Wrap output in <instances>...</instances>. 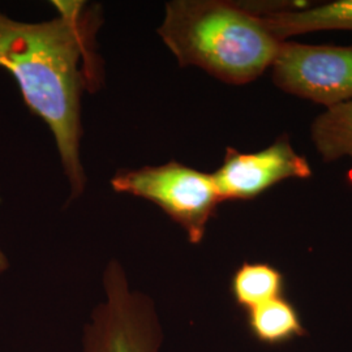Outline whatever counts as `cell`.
<instances>
[{
    "label": "cell",
    "instance_id": "9c48e42d",
    "mask_svg": "<svg viewBox=\"0 0 352 352\" xmlns=\"http://www.w3.org/2000/svg\"><path fill=\"white\" fill-rule=\"evenodd\" d=\"M311 139L327 164L352 158V100L320 113L311 126Z\"/></svg>",
    "mask_w": 352,
    "mask_h": 352
},
{
    "label": "cell",
    "instance_id": "3957f363",
    "mask_svg": "<svg viewBox=\"0 0 352 352\" xmlns=\"http://www.w3.org/2000/svg\"><path fill=\"white\" fill-rule=\"evenodd\" d=\"M119 193L155 204L182 227L190 244H200L218 205L223 201L213 174L171 161L139 170H122L111 179Z\"/></svg>",
    "mask_w": 352,
    "mask_h": 352
},
{
    "label": "cell",
    "instance_id": "30bf717a",
    "mask_svg": "<svg viewBox=\"0 0 352 352\" xmlns=\"http://www.w3.org/2000/svg\"><path fill=\"white\" fill-rule=\"evenodd\" d=\"M231 294L240 308L248 312L283 296V276L273 265L243 263L231 279Z\"/></svg>",
    "mask_w": 352,
    "mask_h": 352
},
{
    "label": "cell",
    "instance_id": "277c9868",
    "mask_svg": "<svg viewBox=\"0 0 352 352\" xmlns=\"http://www.w3.org/2000/svg\"><path fill=\"white\" fill-rule=\"evenodd\" d=\"M103 289L106 299L84 327L82 352H161L164 329L154 302L131 289L116 260L104 269Z\"/></svg>",
    "mask_w": 352,
    "mask_h": 352
},
{
    "label": "cell",
    "instance_id": "ba28073f",
    "mask_svg": "<svg viewBox=\"0 0 352 352\" xmlns=\"http://www.w3.org/2000/svg\"><path fill=\"white\" fill-rule=\"evenodd\" d=\"M247 322L252 336L270 346L302 338L307 330L299 311L285 296L250 309Z\"/></svg>",
    "mask_w": 352,
    "mask_h": 352
},
{
    "label": "cell",
    "instance_id": "6da1fadb",
    "mask_svg": "<svg viewBox=\"0 0 352 352\" xmlns=\"http://www.w3.org/2000/svg\"><path fill=\"white\" fill-rule=\"evenodd\" d=\"M60 14L45 23H20L0 12V68L19 84L26 106L51 129L72 197L85 187L80 160L82 68L93 25L84 3H55Z\"/></svg>",
    "mask_w": 352,
    "mask_h": 352
},
{
    "label": "cell",
    "instance_id": "7a4b0ae2",
    "mask_svg": "<svg viewBox=\"0 0 352 352\" xmlns=\"http://www.w3.org/2000/svg\"><path fill=\"white\" fill-rule=\"evenodd\" d=\"M158 33L180 67L201 68L231 85L264 75L282 43L247 3L227 0L168 1Z\"/></svg>",
    "mask_w": 352,
    "mask_h": 352
},
{
    "label": "cell",
    "instance_id": "8fae6325",
    "mask_svg": "<svg viewBox=\"0 0 352 352\" xmlns=\"http://www.w3.org/2000/svg\"><path fill=\"white\" fill-rule=\"evenodd\" d=\"M8 258L7 256L4 254V252L0 250V274L4 273L7 269H8Z\"/></svg>",
    "mask_w": 352,
    "mask_h": 352
},
{
    "label": "cell",
    "instance_id": "5b68a950",
    "mask_svg": "<svg viewBox=\"0 0 352 352\" xmlns=\"http://www.w3.org/2000/svg\"><path fill=\"white\" fill-rule=\"evenodd\" d=\"M277 88L325 109L352 100V46L283 41L272 64Z\"/></svg>",
    "mask_w": 352,
    "mask_h": 352
},
{
    "label": "cell",
    "instance_id": "52a82bcc",
    "mask_svg": "<svg viewBox=\"0 0 352 352\" xmlns=\"http://www.w3.org/2000/svg\"><path fill=\"white\" fill-rule=\"evenodd\" d=\"M278 41L325 30L352 32V0H333L320 4H308L261 16Z\"/></svg>",
    "mask_w": 352,
    "mask_h": 352
},
{
    "label": "cell",
    "instance_id": "8992f818",
    "mask_svg": "<svg viewBox=\"0 0 352 352\" xmlns=\"http://www.w3.org/2000/svg\"><path fill=\"white\" fill-rule=\"evenodd\" d=\"M312 167L287 138L254 153L227 148L223 162L213 174L223 201L251 200L287 179H307Z\"/></svg>",
    "mask_w": 352,
    "mask_h": 352
}]
</instances>
